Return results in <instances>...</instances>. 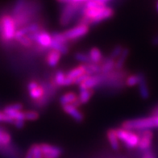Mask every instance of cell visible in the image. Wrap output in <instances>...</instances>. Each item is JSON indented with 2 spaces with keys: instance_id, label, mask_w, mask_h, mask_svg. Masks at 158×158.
<instances>
[{
  "instance_id": "22",
  "label": "cell",
  "mask_w": 158,
  "mask_h": 158,
  "mask_svg": "<svg viewBox=\"0 0 158 158\" xmlns=\"http://www.w3.org/2000/svg\"><path fill=\"white\" fill-rule=\"evenodd\" d=\"M24 158H43L41 147L39 143H35L30 146L25 154Z\"/></svg>"
},
{
  "instance_id": "10",
  "label": "cell",
  "mask_w": 158,
  "mask_h": 158,
  "mask_svg": "<svg viewBox=\"0 0 158 158\" xmlns=\"http://www.w3.org/2000/svg\"><path fill=\"white\" fill-rule=\"evenodd\" d=\"M65 73H66L68 86L75 85V82H76L77 79L87 74L86 73V69H85V64H80L79 65L74 67V68H72V69H70L69 71L65 72Z\"/></svg>"
},
{
  "instance_id": "29",
  "label": "cell",
  "mask_w": 158,
  "mask_h": 158,
  "mask_svg": "<svg viewBox=\"0 0 158 158\" xmlns=\"http://www.w3.org/2000/svg\"><path fill=\"white\" fill-rule=\"evenodd\" d=\"M123 48H124L121 45L115 46V47L112 49V51H111V52H110V54L109 56H110V58L114 59V60H115L118 58V56H120V54L122 53V52H123Z\"/></svg>"
},
{
  "instance_id": "12",
  "label": "cell",
  "mask_w": 158,
  "mask_h": 158,
  "mask_svg": "<svg viewBox=\"0 0 158 158\" xmlns=\"http://www.w3.org/2000/svg\"><path fill=\"white\" fill-rule=\"evenodd\" d=\"M43 158H60L63 153L62 148L50 143H40Z\"/></svg>"
},
{
  "instance_id": "13",
  "label": "cell",
  "mask_w": 158,
  "mask_h": 158,
  "mask_svg": "<svg viewBox=\"0 0 158 158\" xmlns=\"http://www.w3.org/2000/svg\"><path fill=\"white\" fill-rule=\"evenodd\" d=\"M61 108L65 114L70 116L77 123H81L85 118L83 113L79 110V107L77 106L73 105H65L61 106Z\"/></svg>"
},
{
  "instance_id": "1",
  "label": "cell",
  "mask_w": 158,
  "mask_h": 158,
  "mask_svg": "<svg viewBox=\"0 0 158 158\" xmlns=\"http://www.w3.org/2000/svg\"><path fill=\"white\" fill-rule=\"evenodd\" d=\"M114 15V11L113 8L107 5L95 7L82 6L77 23L85 24L88 26L96 25L104 21L108 20L110 18H112Z\"/></svg>"
},
{
  "instance_id": "4",
  "label": "cell",
  "mask_w": 158,
  "mask_h": 158,
  "mask_svg": "<svg viewBox=\"0 0 158 158\" xmlns=\"http://www.w3.org/2000/svg\"><path fill=\"white\" fill-rule=\"evenodd\" d=\"M83 3L80 2H71L65 4L61 10L60 15V24L62 27H66L73 20L75 17L80 15Z\"/></svg>"
},
{
  "instance_id": "16",
  "label": "cell",
  "mask_w": 158,
  "mask_h": 158,
  "mask_svg": "<svg viewBox=\"0 0 158 158\" xmlns=\"http://www.w3.org/2000/svg\"><path fill=\"white\" fill-rule=\"evenodd\" d=\"M61 56H62V55L60 54L58 51H56V50L53 49L48 50L45 55L46 64L48 67L55 68L60 63Z\"/></svg>"
},
{
  "instance_id": "11",
  "label": "cell",
  "mask_w": 158,
  "mask_h": 158,
  "mask_svg": "<svg viewBox=\"0 0 158 158\" xmlns=\"http://www.w3.org/2000/svg\"><path fill=\"white\" fill-rule=\"evenodd\" d=\"M102 77L101 74L88 75L78 85L79 89H94L102 85Z\"/></svg>"
},
{
  "instance_id": "2",
  "label": "cell",
  "mask_w": 158,
  "mask_h": 158,
  "mask_svg": "<svg viewBox=\"0 0 158 158\" xmlns=\"http://www.w3.org/2000/svg\"><path fill=\"white\" fill-rule=\"evenodd\" d=\"M16 31V23L12 15L7 13L0 15V42L3 45H10L15 42Z\"/></svg>"
},
{
  "instance_id": "9",
  "label": "cell",
  "mask_w": 158,
  "mask_h": 158,
  "mask_svg": "<svg viewBox=\"0 0 158 158\" xmlns=\"http://www.w3.org/2000/svg\"><path fill=\"white\" fill-rule=\"evenodd\" d=\"M2 111L11 119H13L14 122L17 120L25 121L24 113H23L24 110H23V105L21 103L10 104L6 106Z\"/></svg>"
},
{
  "instance_id": "14",
  "label": "cell",
  "mask_w": 158,
  "mask_h": 158,
  "mask_svg": "<svg viewBox=\"0 0 158 158\" xmlns=\"http://www.w3.org/2000/svg\"><path fill=\"white\" fill-rule=\"evenodd\" d=\"M59 102L61 106H65V105H73L79 107L81 106L78 101V95L73 91L66 92L61 94L59 98Z\"/></svg>"
},
{
  "instance_id": "6",
  "label": "cell",
  "mask_w": 158,
  "mask_h": 158,
  "mask_svg": "<svg viewBox=\"0 0 158 158\" xmlns=\"http://www.w3.org/2000/svg\"><path fill=\"white\" fill-rule=\"evenodd\" d=\"M36 45V50L39 52H44L50 49L52 42V33L46 30L42 29L35 33L27 35Z\"/></svg>"
},
{
  "instance_id": "23",
  "label": "cell",
  "mask_w": 158,
  "mask_h": 158,
  "mask_svg": "<svg viewBox=\"0 0 158 158\" xmlns=\"http://www.w3.org/2000/svg\"><path fill=\"white\" fill-rule=\"evenodd\" d=\"M77 95H78V101L81 106L88 103L90 101L94 95V89H79Z\"/></svg>"
},
{
  "instance_id": "35",
  "label": "cell",
  "mask_w": 158,
  "mask_h": 158,
  "mask_svg": "<svg viewBox=\"0 0 158 158\" xmlns=\"http://www.w3.org/2000/svg\"><path fill=\"white\" fill-rule=\"evenodd\" d=\"M156 10L158 13V0H157V2H156Z\"/></svg>"
},
{
  "instance_id": "34",
  "label": "cell",
  "mask_w": 158,
  "mask_h": 158,
  "mask_svg": "<svg viewBox=\"0 0 158 158\" xmlns=\"http://www.w3.org/2000/svg\"><path fill=\"white\" fill-rule=\"evenodd\" d=\"M152 42H153L154 44H156V45H158V35L157 36H156V37L154 38L153 40H152Z\"/></svg>"
},
{
  "instance_id": "17",
  "label": "cell",
  "mask_w": 158,
  "mask_h": 158,
  "mask_svg": "<svg viewBox=\"0 0 158 158\" xmlns=\"http://www.w3.org/2000/svg\"><path fill=\"white\" fill-rule=\"evenodd\" d=\"M106 139L111 149L114 151H118L120 149L121 143L118 138L115 128L109 129L108 131H106Z\"/></svg>"
},
{
  "instance_id": "3",
  "label": "cell",
  "mask_w": 158,
  "mask_h": 158,
  "mask_svg": "<svg viewBox=\"0 0 158 158\" xmlns=\"http://www.w3.org/2000/svg\"><path fill=\"white\" fill-rule=\"evenodd\" d=\"M121 127L134 131L158 128V115L152 114L151 116L127 119L122 123Z\"/></svg>"
},
{
  "instance_id": "19",
  "label": "cell",
  "mask_w": 158,
  "mask_h": 158,
  "mask_svg": "<svg viewBox=\"0 0 158 158\" xmlns=\"http://www.w3.org/2000/svg\"><path fill=\"white\" fill-rule=\"evenodd\" d=\"M88 55H89V60L92 64H100L104 60L102 51L97 47H93L90 48L88 52Z\"/></svg>"
},
{
  "instance_id": "30",
  "label": "cell",
  "mask_w": 158,
  "mask_h": 158,
  "mask_svg": "<svg viewBox=\"0 0 158 158\" xmlns=\"http://www.w3.org/2000/svg\"><path fill=\"white\" fill-rule=\"evenodd\" d=\"M0 123H9V124H14V120L8 117L3 111H0Z\"/></svg>"
},
{
  "instance_id": "31",
  "label": "cell",
  "mask_w": 158,
  "mask_h": 158,
  "mask_svg": "<svg viewBox=\"0 0 158 158\" xmlns=\"http://www.w3.org/2000/svg\"><path fill=\"white\" fill-rule=\"evenodd\" d=\"M141 158H156V155H155V153L152 152V150L150 149L148 151H146V152H143Z\"/></svg>"
},
{
  "instance_id": "28",
  "label": "cell",
  "mask_w": 158,
  "mask_h": 158,
  "mask_svg": "<svg viewBox=\"0 0 158 158\" xmlns=\"http://www.w3.org/2000/svg\"><path fill=\"white\" fill-rule=\"evenodd\" d=\"M24 118L25 121H32L37 120L38 118H40V114L37 110H24Z\"/></svg>"
},
{
  "instance_id": "18",
  "label": "cell",
  "mask_w": 158,
  "mask_h": 158,
  "mask_svg": "<svg viewBox=\"0 0 158 158\" xmlns=\"http://www.w3.org/2000/svg\"><path fill=\"white\" fill-rule=\"evenodd\" d=\"M50 81L54 84L57 88L66 87L68 86L67 84L66 73L62 70H57L53 74L52 77L50 79Z\"/></svg>"
},
{
  "instance_id": "26",
  "label": "cell",
  "mask_w": 158,
  "mask_h": 158,
  "mask_svg": "<svg viewBox=\"0 0 158 158\" xmlns=\"http://www.w3.org/2000/svg\"><path fill=\"white\" fill-rule=\"evenodd\" d=\"M138 85H139V96L141 97L142 99H148L150 96V91L145 77L142 79L141 81L139 82V84Z\"/></svg>"
},
{
  "instance_id": "33",
  "label": "cell",
  "mask_w": 158,
  "mask_h": 158,
  "mask_svg": "<svg viewBox=\"0 0 158 158\" xmlns=\"http://www.w3.org/2000/svg\"><path fill=\"white\" fill-rule=\"evenodd\" d=\"M152 114H153V115H158V105L152 109Z\"/></svg>"
},
{
  "instance_id": "27",
  "label": "cell",
  "mask_w": 158,
  "mask_h": 158,
  "mask_svg": "<svg viewBox=\"0 0 158 158\" xmlns=\"http://www.w3.org/2000/svg\"><path fill=\"white\" fill-rule=\"evenodd\" d=\"M74 58L75 60L80 62L81 64H90V60H89V55L87 53L83 52H77L75 53L74 55Z\"/></svg>"
},
{
  "instance_id": "7",
  "label": "cell",
  "mask_w": 158,
  "mask_h": 158,
  "mask_svg": "<svg viewBox=\"0 0 158 158\" xmlns=\"http://www.w3.org/2000/svg\"><path fill=\"white\" fill-rule=\"evenodd\" d=\"M89 26L85 24H81V23H77L73 27L68 28L62 31L63 35H64L67 41L74 42L77 41L81 38L85 37V35L89 33Z\"/></svg>"
},
{
  "instance_id": "15",
  "label": "cell",
  "mask_w": 158,
  "mask_h": 158,
  "mask_svg": "<svg viewBox=\"0 0 158 158\" xmlns=\"http://www.w3.org/2000/svg\"><path fill=\"white\" fill-rule=\"evenodd\" d=\"M15 42L25 48H34V42L31 40V38L25 34L20 28L17 29L15 35Z\"/></svg>"
},
{
  "instance_id": "5",
  "label": "cell",
  "mask_w": 158,
  "mask_h": 158,
  "mask_svg": "<svg viewBox=\"0 0 158 158\" xmlns=\"http://www.w3.org/2000/svg\"><path fill=\"white\" fill-rule=\"evenodd\" d=\"M118 138L121 143L128 149L137 148L139 141V135L137 131H131L123 127L115 128Z\"/></svg>"
},
{
  "instance_id": "8",
  "label": "cell",
  "mask_w": 158,
  "mask_h": 158,
  "mask_svg": "<svg viewBox=\"0 0 158 158\" xmlns=\"http://www.w3.org/2000/svg\"><path fill=\"white\" fill-rule=\"evenodd\" d=\"M137 132L139 135V141L137 147L138 150L144 152L151 149L154 136L152 130H143Z\"/></svg>"
},
{
  "instance_id": "25",
  "label": "cell",
  "mask_w": 158,
  "mask_h": 158,
  "mask_svg": "<svg viewBox=\"0 0 158 158\" xmlns=\"http://www.w3.org/2000/svg\"><path fill=\"white\" fill-rule=\"evenodd\" d=\"M0 144L2 148L8 147L11 144V135L2 127H0Z\"/></svg>"
},
{
  "instance_id": "20",
  "label": "cell",
  "mask_w": 158,
  "mask_h": 158,
  "mask_svg": "<svg viewBox=\"0 0 158 158\" xmlns=\"http://www.w3.org/2000/svg\"><path fill=\"white\" fill-rule=\"evenodd\" d=\"M114 65H115V60L110 58V56L104 58L102 62L100 64L101 68V74H106L114 70Z\"/></svg>"
},
{
  "instance_id": "24",
  "label": "cell",
  "mask_w": 158,
  "mask_h": 158,
  "mask_svg": "<svg viewBox=\"0 0 158 158\" xmlns=\"http://www.w3.org/2000/svg\"><path fill=\"white\" fill-rule=\"evenodd\" d=\"M128 55L129 49L127 48H124L120 56L115 60V65H114L115 70H123V68L124 67V64L126 62V60H127Z\"/></svg>"
},
{
  "instance_id": "21",
  "label": "cell",
  "mask_w": 158,
  "mask_h": 158,
  "mask_svg": "<svg viewBox=\"0 0 158 158\" xmlns=\"http://www.w3.org/2000/svg\"><path fill=\"white\" fill-rule=\"evenodd\" d=\"M145 77L143 73H135L127 76L125 79L124 85L127 87H135L139 84L142 79Z\"/></svg>"
},
{
  "instance_id": "32",
  "label": "cell",
  "mask_w": 158,
  "mask_h": 158,
  "mask_svg": "<svg viewBox=\"0 0 158 158\" xmlns=\"http://www.w3.org/2000/svg\"><path fill=\"white\" fill-rule=\"evenodd\" d=\"M59 3H61V4H69V3H71L73 2V0H56Z\"/></svg>"
}]
</instances>
